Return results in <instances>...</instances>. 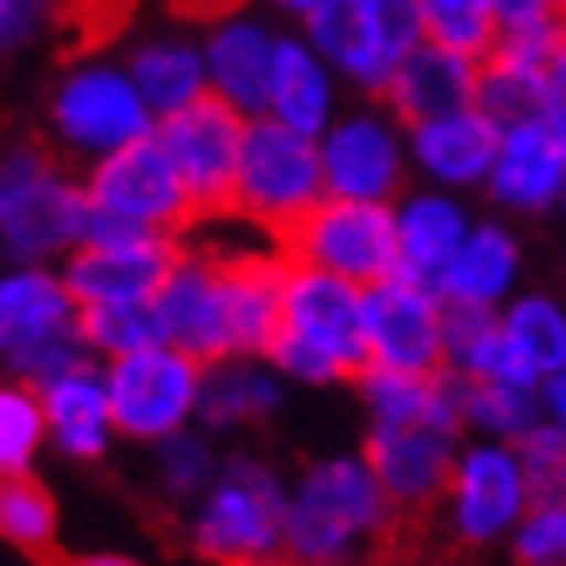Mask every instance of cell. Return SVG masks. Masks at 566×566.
Here are the masks:
<instances>
[{
    "label": "cell",
    "mask_w": 566,
    "mask_h": 566,
    "mask_svg": "<svg viewBox=\"0 0 566 566\" xmlns=\"http://www.w3.org/2000/svg\"><path fill=\"white\" fill-rule=\"evenodd\" d=\"M364 348H369V364L437 369L442 364V296L400 271L364 286Z\"/></svg>",
    "instance_id": "2e32d148"
},
{
    "label": "cell",
    "mask_w": 566,
    "mask_h": 566,
    "mask_svg": "<svg viewBox=\"0 0 566 566\" xmlns=\"http://www.w3.org/2000/svg\"><path fill=\"white\" fill-rule=\"evenodd\" d=\"M78 302L48 260H27L0 275V369L11 379H48L52 369L84 359Z\"/></svg>",
    "instance_id": "52a82bcc"
},
{
    "label": "cell",
    "mask_w": 566,
    "mask_h": 566,
    "mask_svg": "<svg viewBox=\"0 0 566 566\" xmlns=\"http://www.w3.org/2000/svg\"><path fill=\"white\" fill-rule=\"evenodd\" d=\"M156 317H161V338L188 348L192 359H223L229 354V327H223V286H219V260L203 250H177L167 265L161 286H156Z\"/></svg>",
    "instance_id": "44dd1931"
},
{
    "label": "cell",
    "mask_w": 566,
    "mask_h": 566,
    "mask_svg": "<svg viewBox=\"0 0 566 566\" xmlns=\"http://www.w3.org/2000/svg\"><path fill=\"white\" fill-rule=\"evenodd\" d=\"M286 260L323 265L333 275H348L354 286H375L395 271V219L390 203L369 198H333L323 192L302 219L275 244Z\"/></svg>",
    "instance_id": "7c38bea8"
},
{
    "label": "cell",
    "mask_w": 566,
    "mask_h": 566,
    "mask_svg": "<svg viewBox=\"0 0 566 566\" xmlns=\"http://www.w3.org/2000/svg\"><path fill=\"white\" fill-rule=\"evenodd\" d=\"M520 463H525V483H531V499H556L566 494V431L551 427V421H535L525 437H520Z\"/></svg>",
    "instance_id": "f35d334b"
},
{
    "label": "cell",
    "mask_w": 566,
    "mask_h": 566,
    "mask_svg": "<svg viewBox=\"0 0 566 566\" xmlns=\"http://www.w3.org/2000/svg\"><path fill=\"white\" fill-rule=\"evenodd\" d=\"M265 359L286 385H333L354 379L369 364L364 348V286L323 265L286 260L281 271V307Z\"/></svg>",
    "instance_id": "6da1fadb"
},
{
    "label": "cell",
    "mask_w": 566,
    "mask_h": 566,
    "mask_svg": "<svg viewBox=\"0 0 566 566\" xmlns=\"http://www.w3.org/2000/svg\"><path fill=\"white\" fill-rule=\"evenodd\" d=\"M125 73H130V84H136V94L146 99L151 115H172V109L192 104L198 94H208L198 36H182V32L146 36L140 48H130Z\"/></svg>",
    "instance_id": "83f0119b"
},
{
    "label": "cell",
    "mask_w": 566,
    "mask_h": 566,
    "mask_svg": "<svg viewBox=\"0 0 566 566\" xmlns=\"http://www.w3.org/2000/svg\"><path fill=\"white\" fill-rule=\"evenodd\" d=\"M541 421V390L531 379H468L463 385V431L520 442Z\"/></svg>",
    "instance_id": "4dcf8cb0"
},
{
    "label": "cell",
    "mask_w": 566,
    "mask_h": 566,
    "mask_svg": "<svg viewBox=\"0 0 566 566\" xmlns=\"http://www.w3.org/2000/svg\"><path fill=\"white\" fill-rule=\"evenodd\" d=\"M541 120L566 140V32L541 63Z\"/></svg>",
    "instance_id": "ab89813d"
},
{
    "label": "cell",
    "mask_w": 566,
    "mask_h": 566,
    "mask_svg": "<svg viewBox=\"0 0 566 566\" xmlns=\"http://www.w3.org/2000/svg\"><path fill=\"white\" fill-rule=\"evenodd\" d=\"M520 271H525V250H520L515 229L473 213L458 255L447 260L442 281H437V296H442V302H463V307L499 312L520 292Z\"/></svg>",
    "instance_id": "4316f807"
},
{
    "label": "cell",
    "mask_w": 566,
    "mask_h": 566,
    "mask_svg": "<svg viewBox=\"0 0 566 566\" xmlns=\"http://www.w3.org/2000/svg\"><path fill=\"white\" fill-rule=\"evenodd\" d=\"M260 6H271V11H281V17L302 21L307 11H317V6H327V0H260Z\"/></svg>",
    "instance_id": "ee69618b"
},
{
    "label": "cell",
    "mask_w": 566,
    "mask_h": 566,
    "mask_svg": "<svg viewBox=\"0 0 566 566\" xmlns=\"http://www.w3.org/2000/svg\"><path fill=\"white\" fill-rule=\"evenodd\" d=\"M504 546L515 551L520 566H566V494L531 499Z\"/></svg>",
    "instance_id": "74e56055"
},
{
    "label": "cell",
    "mask_w": 566,
    "mask_h": 566,
    "mask_svg": "<svg viewBox=\"0 0 566 566\" xmlns=\"http://www.w3.org/2000/svg\"><path fill=\"white\" fill-rule=\"evenodd\" d=\"M562 208H566V192H562Z\"/></svg>",
    "instance_id": "bcb514c9"
},
{
    "label": "cell",
    "mask_w": 566,
    "mask_h": 566,
    "mask_svg": "<svg viewBox=\"0 0 566 566\" xmlns=\"http://www.w3.org/2000/svg\"><path fill=\"white\" fill-rule=\"evenodd\" d=\"M323 198V167H317V136H302L275 115H244L240 156H234V188H229V219L255 223L260 234L292 229L312 203Z\"/></svg>",
    "instance_id": "277c9868"
},
{
    "label": "cell",
    "mask_w": 566,
    "mask_h": 566,
    "mask_svg": "<svg viewBox=\"0 0 566 566\" xmlns=\"http://www.w3.org/2000/svg\"><path fill=\"white\" fill-rule=\"evenodd\" d=\"M452 452H458V431L427 427V421H411V427H379L369 421V437H364V463L379 479L385 499L395 504V515H431L437 499L447 489V473H452Z\"/></svg>",
    "instance_id": "e0dca14e"
},
{
    "label": "cell",
    "mask_w": 566,
    "mask_h": 566,
    "mask_svg": "<svg viewBox=\"0 0 566 566\" xmlns=\"http://www.w3.org/2000/svg\"><path fill=\"white\" fill-rule=\"evenodd\" d=\"M296 32L327 57L348 88L379 94L390 69L427 36L421 0H327L296 21Z\"/></svg>",
    "instance_id": "8992f818"
},
{
    "label": "cell",
    "mask_w": 566,
    "mask_h": 566,
    "mask_svg": "<svg viewBox=\"0 0 566 566\" xmlns=\"http://www.w3.org/2000/svg\"><path fill=\"white\" fill-rule=\"evenodd\" d=\"M151 125L156 115L146 109L120 63H78L52 94V130L84 161L146 136Z\"/></svg>",
    "instance_id": "9a60e30c"
},
{
    "label": "cell",
    "mask_w": 566,
    "mask_h": 566,
    "mask_svg": "<svg viewBox=\"0 0 566 566\" xmlns=\"http://www.w3.org/2000/svg\"><path fill=\"white\" fill-rule=\"evenodd\" d=\"M286 541V483L260 458H229L192 499L188 546L203 562L250 566L281 556Z\"/></svg>",
    "instance_id": "3957f363"
},
{
    "label": "cell",
    "mask_w": 566,
    "mask_h": 566,
    "mask_svg": "<svg viewBox=\"0 0 566 566\" xmlns=\"http://www.w3.org/2000/svg\"><path fill=\"white\" fill-rule=\"evenodd\" d=\"M36 400H42L48 442L57 447L63 458H73V463H94V458H104V447L115 442L104 369L88 364V354L63 364V369H52L48 379H36Z\"/></svg>",
    "instance_id": "603a6c76"
},
{
    "label": "cell",
    "mask_w": 566,
    "mask_h": 566,
    "mask_svg": "<svg viewBox=\"0 0 566 566\" xmlns=\"http://www.w3.org/2000/svg\"><path fill=\"white\" fill-rule=\"evenodd\" d=\"M281 400H286V379L275 375L265 354H223V359L203 364L192 421L208 437H229V431L271 421L281 411Z\"/></svg>",
    "instance_id": "cb8c5ba5"
},
{
    "label": "cell",
    "mask_w": 566,
    "mask_h": 566,
    "mask_svg": "<svg viewBox=\"0 0 566 566\" xmlns=\"http://www.w3.org/2000/svg\"><path fill=\"white\" fill-rule=\"evenodd\" d=\"M525 510H531V483H525L520 447L499 442V437L458 442L447 489L431 510V515H442L447 541H458L468 551L504 546Z\"/></svg>",
    "instance_id": "ba28073f"
},
{
    "label": "cell",
    "mask_w": 566,
    "mask_h": 566,
    "mask_svg": "<svg viewBox=\"0 0 566 566\" xmlns=\"http://www.w3.org/2000/svg\"><path fill=\"white\" fill-rule=\"evenodd\" d=\"M442 364L463 379H531L520 375L510 348H504L499 312L463 307V302H442Z\"/></svg>",
    "instance_id": "f546056e"
},
{
    "label": "cell",
    "mask_w": 566,
    "mask_h": 566,
    "mask_svg": "<svg viewBox=\"0 0 566 566\" xmlns=\"http://www.w3.org/2000/svg\"><path fill=\"white\" fill-rule=\"evenodd\" d=\"M317 167H323V192H333V198L395 203L411 188L406 125L369 94L354 109H338L317 130Z\"/></svg>",
    "instance_id": "8fae6325"
},
{
    "label": "cell",
    "mask_w": 566,
    "mask_h": 566,
    "mask_svg": "<svg viewBox=\"0 0 566 566\" xmlns=\"http://www.w3.org/2000/svg\"><path fill=\"white\" fill-rule=\"evenodd\" d=\"M494 140L499 125L483 115L479 104H463V109H447V115L406 125V161H411V172L427 188L473 192L489 177Z\"/></svg>",
    "instance_id": "ffe728a7"
},
{
    "label": "cell",
    "mask_w": 566,
    "mask_h": 566,
    "mask_svg": "<svg viewBox=\"0 0 566 566\" xmlns=\"http://www.w3.org/2000/svg\"><path fill=\"white\" fill-rule=\"evenodd\" d=\"M156 447V473H161V489L177 499V504H192V499L208 489V479L219 473V447H213V437H208L198 421L192 427H177L167 431Z\"/></svg>",
    "instance_id": "e575fe53"
},
{
    "label": "cell",
    "mask_w": 566,
    "mask_h": 566,
    "mask_svg": "<svg viewBox=\"0 0 566 566\" xmlns=\"http://www.w3.org/2000/svg\"><path fill=\"white\" fill-rule=\"evenodd\" d=\"M48 0H0V48H17L42 27Z\"/></svg>",
    "instance_id": "60d3db41"
},
{
    "label": "cell",
    "mask_w": 566,
    "mask_h": 566,
    "mask_svg": "<svg viewBox=\"0 0 566 566\" xmlns=\"http://www.w3.org/2000/svg\"><path fill=\"white\" fill-rule=\"evenodd\" d=\"M390 219H395V271L437 292L447 260L458 255L468 223H473V208L463 203V192L406 188L390 203Z\"/></svg>",
    "instance_id": "7402d4cb"
},
{
    "label": "cell",
    "mask_w": 566,
    "mask_h": 566,
    "mask_svg": "<svg viewBox=\"0 0 566 566\" xmlns=\"http://www.w3.org/2000/svg\"><path fill=\"white\" fill-rule=\"evenodd\" d=\"M473 104L494 125H515L541 115V69L504 57V52H483L473 69Z\"/></svg>",
    "instance_id": "1f68e13d"
},
{
    "label": "cell",
    "mask_w": 566,
    "mask_h": 566,
    "mask_svg": "<svg viewBox=\"0 0 566 566\" xmlns=\"http://www.w3.org/2000/svg\"><path fill=\"white\" fill-rule=\"evenodd\" d=\"M182 240L177 234H151L136 223L115 219L88 208L84 213V234L63 255V286L73 292L78 307H99V302H146L156 296L167 265L177 260Z\"/></svg>",
    "instance_id": "9c48e42d"
},
{
    "label": "cell",
    "mask_w": 566,
    "mask_h": 566,
    "mask_svg": "<svg viewBox=\"0 0 566 566\" xmlns=\"http://www.w3.org/2000/svg\"><path fill=\"white\" fill-rule=\"evenodd\" d=\"M395 504L359 452L317 458L302 479L286 489V541L281 556L307 566L354 562L369 546H385L395 535Z\"/></svg>",
    "instance_id": "7a4b0ae2"
},
{
    "label": "cell",
    "mask_w": 566,
    "mask_h": 566,
    "mask_svg": "<svg viewBox=\"0 0 566 566\" xmlns=\"http://www.w3.org/2000/svg\"><path fill=\"white\" fill-rule=\"evenodd\" d=\"M84 198H88V208L115 213V219L136 223V229H151V234H177L182 240L192 223H198L188 203V188L177 182L156 130L94 156V167L84 177Z\"/></svg>",
    "instance_id": "4fadbf2b"
},
{
    "label": "cell",
    "mask_w": 566,
    "mask_h": 566,
    "mask_svg": "<svg viewBox=\"0 0 566 566\" xmlns=\"http://www.w3.org/2000/svg\"><path fill=\"white\" fill-rule=\"evenodd\" d=\"M78 338H84L88 354L99 359H115V354H130L140 344H156L161 338V317H156V302H99V307H78Z\"/></svg>",
    "instance_id": "836d02e7"
},
{
    "label": "cell",
    "mask_w": 566,
    "mask_h": 566,
    "mask_svg": "<svg viewBox=\"0 0 566 566\" xmlns=\"http://www.w3.org/2000/svg\"><path fill=\"white\" fill-rule=\"evenodd\" d=\"M84 182L48 151L17 146L0 156V255L11 265L63 260L84 234Z\"/></svg>",
    "instance_id": "5b68a950"
},
{
    "label": "cell",
    "mask_w": 566,
    "mask_h": 566,
    "mask_svg": "<svg viewBox=\"0 0 566 566\" xmlns=\"http://www.w3.org/2000/svg\"><path fill=\"white\" fill-rule=\"evenodd\" d=\"M0 541H11L27 556H48L57 541V504L42 483L27 473H0Z\"/></svg>",
    "instance_id": "d6a6232c"
},
{
    "label": "cell",
    "mask_w": 566,
    "mask_h": 566,
    "mask_svg": "<svg viewBox=\"0 0 566 566\" xmlns=\"http://www.w3.org/2000/svg\"><path fill=\"white\" fill-rule=\"evenodd\" d=\"M48 442L42 427V400L32 379H6L0 385V473H27Z\"/></svg>",
    "instance_id": "8d00e7d4"
},
{
    "label": "cell",
    "mask_w": 566,
    "mask_h": 566,
    "mask_svg": "<svg viewBox=\"0 0 566 566\" xmlns=\"http://www.w3.org/2000/svg\"><path fill=\"white\" fill-rule=\"evenodd\" d=\"M551 6H556V11H566V0H551Z\"/></svg>",
    "instance_id": "f6af8a7d"
},
{
    "label": "cell",
    "mask_w": 566,
    "mask_h": 566,
    "mask_svg": "<svg viewBox=\"0 0 566 566\" xmlns=\"http://www.w3.org/2000/svg\"><path fill=\"white\" fill-rule=\"evenodd\" d=\"M198 52H203V78L213 99H223L240 115H265V84H271V57H275L271 21L244 11V6H229L219 17H208Z\"/></svg>",
    "instance_id": "d6986e66"
},
{
    "label": "cell",
    "mask_w": 566,
    "mask_h": 566,
    "mask_svg": "<svg viewBox=\"0 0 566 566\" xmlns=\"http://www.w3.org/2000/svg\"><path fill=\"white\" fill-rule=\"evenodd\" d=\"M483 192L494 198L499 213H515V219H535L562 208L566 192V140L551 130L541 115L515 125H499L494 140V161L483 177Z\"/></svg>",
    "instance_id": "ac0fdd59"
},
{
    "label": "cell",
    "mask_w": 566,
    "mask_h": 566,
    "mask_svg": "<svg viewBox=\"0 0 566 566\" xmlns=\"http://www.w3.org/2000/svg\"><path fill=\"white\" fill-rule=\"evenodd\" d=\"M156 140L172 161L177 182L188 188L192 219H229V188H234V156H240L244 115L229 109L213 94H198L192 104L156 115Z\"/></svg>",
    "instance_id": "5bb4252c"
},
{
    "label": "cell",
    "mask_w": 566,
    "mask_h": 566,
    "mask_svg": "<svg viewBox=\"0 0 566 566\" xmlns=\"http://www.w3.org/2000/svg\"><path fill=\"white\" fill-rule=\"evenodd\" d=\"M535 390H541V421H551V427L566 431V364L562 369H551Z\"/></svg>",
    "instance_id": "7bdbcfd3"
},
{
    "label": "cell",
    "mask_w": 566,
    "mask_h": 566,
    "mask_svg": "<svg viewBox=\"0 0 566 566\" xmlns=\"http://www.w3.org/2000/svg\"><path fill=\"white\" fill-rule=\"evenodd\" d=\"M338 88L344 78L327 69V57L312 48L302 32H275V57H271V84H265V115L281 125H292L302 136H317L338 109Z\"/></svg>",
    "instance_id": "484cf974"
},
{
    "label": "cell",
    "mask_w": 566,
    "mask_h": 566,
    "mask_svg": "<svg viewBox=\"0 0 566 566\" xmlns=\"http://www.w3.org/2000/svg\"><path fill=\"white\" fill-rule=\"evenodd\" d=\"M421 27H427V42L463 52L473 63L499 36L494 0H421Z\"/></svg>",
    "instance_id": "d590c367"
},
{
    "label": "cell",
    "mask_w": 566,
    "mask_h": 566,
    "mask_svg": "<svg viewBox=\"0 0 566 566\" xmlns=\"http://www.w3.org/2000/svg\"><path fill=\"white\" fill-rule=\"evenodd\" d=\"M198 385H203V359H192L188 348L167 344V338L104 359V395H109L115 437L161 442L167 431L192 427Z\"/></svg>",
    "instance_id": "30bf717a"
},
{
    "label": "cell",
    "mask_w": 566,
    "mask_h": 566,
    "mask_svg": "<svg viewBox=\"0 0 566 566\" xmlns=\"http://www.w3.org/2000/svg\"><path fill=\"white\" fill-rule=\"evenodd\" d=\"M473 57L452 48H437V42H416L400 63L390 69V78L379 84L375 99L390 109L400 125L431 120V115H447V109H463L473 104Z\"/></svg>",
    "instance_id": "d4e9b609"
},
{
    "label": "cell",
    "mask_w": 566,
    "mask_h": 566,
    "mask_svg": "<svg viewBox=\"0 0 566 566\" xmlns=\"http://www.w3.org/2000/svg\"><path fill=\"white\" fill-rule=\"evenodd\" d=\"M494 17H499V32H510V27L556 21V17H566V11H556L551 0H494Z\"/></svg>",
    "instance_id": "b9f144b4"
},
{
    "label": "cell",
    "mask_w": 566,
    "mask_h": 566,
    "mask_svg": "<svg viewBox=\"0 0 566 566\" xmlns=\"http://www.w3.org/2000/svg\"><path fill=\"white\" fill-rule=\"evenodd\" d=\"M499 333L515 369L535 385L566 364V307L551 292H515L499 307Z\"/></svg>",
    "instance_id": "f1b7e54d"
}]
</instances>
